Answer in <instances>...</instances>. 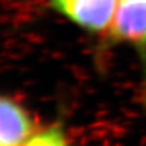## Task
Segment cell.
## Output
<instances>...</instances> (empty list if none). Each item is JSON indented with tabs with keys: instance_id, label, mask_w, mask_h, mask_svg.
<instances>
[{
	"instance_id": "2",
	"label": "cell",
	"mask_w": 146,
	"mask_h": 146,
	"mask_svg": "<svg viewBox=\"0 0 146 146\" xmlns=\"http://www.w3.org/2000/svg\"><path fill=\"white\" fill-rule=\"evenodd\" d=\"M50 7L91 34H106L115 18L118 0H49Z\"/></svg>"
},
{
	"instance_id": "4",
	"label": "cell",
	"mask_w": 146,
	"mask_h": 146,
	"mask_svg": "<svg viewBox=\"0 0 146 146\" xmlns=\"http://www.w3.org/2000/svg\"><path fill=\"white\" fill-rule=\"evenodd\" d=\"M22 146H68V141L62 124L57 122L45 129L35 131Z\"/></svg>"
},
{
	"instance_id": "3",
	"label": "cell",
	"mask_w": 146,
	"mask_h": 146,
	"mask_svg": "<svg viewBox=\"0 0 146 146\" xmlns=\"http://www.w3.org/2000/svg\"><path fill=\"white\" fill-rule=\"evenodd\" d=\"M35 124L28 111L10 96L0 102V146H22L35 133Z\"/></svg>"
},
{
	"instance_id": "1",
	"label": "cell",
	"mask_w": 146,
	"mask_h": 146,
	"mask_svg": "<svg viewBox=\"0 0 146 146\" xmlns=\"http://www.w3.org/2000/svg\"><path fill=\"white\" fill-rule=\"evenodd\" d=\"M105 36L111 44H125L135 50L146 86V0H118L115 18Z\"/></svg>"
}]
</instances>
